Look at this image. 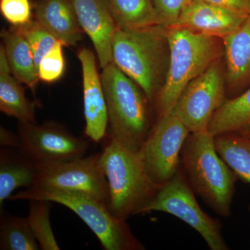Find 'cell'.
Masks as SVG:
<instances>
[{"instance_id": "cell-6", "label": "cell", "mask_w": 250, "mask_h": 250, "mask_svg": "<svg viewBox=\"0 0 250 250\" xmlns=\"http://www.w3.org/2000/svg\"><path fill=\"white\" fill-rule=\"evenodd\" d=\"M11 200H46L72 210L93 231L105 250H143L126 220L116 218L108 205L83 192L32 187L11 195Z\"/></svg>"}, {"instance_id": "cell-22", "label": "cell", "mask_w": 250, "mask_h": 250, "mask_svg": "<svg viewBox=\"0 0 250 250\" xmlns=\"http://www.w3.org/2000/svg\"><path fill=\"white\" fill-rule=\"evenodd\" d=\"M118 27L137 29L161 24L152 0H107Z\"/></svg>"}, {"instance_id": "cell-28", "label": "cell", "mask_w": 250, "mask_h": 250, "mask_svg": "<svg viewBox=\"0 0 250 250\" xmlns=\"http://www.w3.org/2000/svg\"><path fill=\"white\" fill-rule=\"evenodd\" d=\"M188 0H152L161 24L167 27L173 25Z\"/></svg>"}, {"instance_id": "cell-1", "label": "cell", "mask_w": 250, "mask_h": 250, "mask_svg": "<svg viewBox=\"0 0 250 250\" xmlns=\"http://www.w3.org/2000/svg\"><path fill=\"white\" fill-rule=\"evenodd\" d=\"M113 62L142 88L154 105L165 83L170 45L162 24L125 29L118 27L112 45Z\"/></svg>"}, {"instance_id": "cell-17", "label": "cell", "mask_w": 250, "mask_h": 250, "mask_svg": "<svg viewBox=\"0 0 250 250\" xmlns=\"http://www.w3.org/2000/svg\"><path fill=\"white\" fill-rule=\"evenodd\" d=\"M37 164L19 148L1 147L0 150V208L15 190L27 188L35 183Z\"/></svg>"}, {"instance_id": "cell-13", "label": "cell", "mask_w": 250, "mask_h": 250, "mask_svg": "<svg viewBox=\"0 0 250 250\" xmlns=\"http://www.w3.org/2000/svg\"><path fill=\"white\" fill-rule=\"evenodd\" d=\"M82 29L89 36L100 67L113 62L112 45L118 24L107 0H70Z\"/></svg>"}, {"instance_id": "cell-8", "label": "cell", "mask_w": 250, "mask_h": 250, "mask_svg": "<svg viewBox=\"0 0 250 250\" xmlns=\"http://www.w3.org/2000/svg\"><path fill=\"white\" fill-rule=\"evenodd\" d=\"M226 99L223 57L186 86L171 114L177 116L190 133L208 131L212 116Z\"/></svg>"}, {"instance_id": "cell-2", "label": "cell", "mask_w": 250, "mask_h": 250, "mask_svg": "<svg viewBox=\"0 0 250 250\" xmlns=\"http://www.w3.org/2000/svg\"><path fill=\"white\" fill-rule=\"evenodd\" d=\"M170 62L165 83L156 97V120L171 114L184 88L191 81L224 57L223 40L186 28L166 27Z\"/></svg>"}, {"instance_id": "cell-12", "label": "cell", "mask_w": 250, "mask_h": 250, "mask_svg": "<svg viewBox=\"0 0 250 250\" xmlns=\"http://www.w3.org/2000/svg\"><path fill=\"white\" fill-rule=\"evenodd\" d=\"M82 69L85 134L94 143L104 139L108 125L107 105L96 59L90 49L83 48L78 54Z\"/></svg>"}, {"instance_id": "cell-10", "label": "cell", "mask_w": 250, "mask_h": 250, "mask_svg": "<svg viewBox=\"0 0 250 250\" xmlns=\"http://www.w3.org/2000/svg\"><path fill=\"white\" fill-rule=\"evenodd\" d=\"M19 148L37 164H52L80 159L85 156L89 141L74 136L62 125L54 123L18 125Z\"/></svg>"}, {"instance_id": "cell-18", "label": "cell", "mask_w": 250, "mask_h": 250, "mask_svg": "<svg viewBox=\"0 0 250 250\" xmlns=\"http://www.w3.org/2000/svg\"><path fill=\"white\" fill-rule=\"evenodd\" d=\"M4 46L0 47V110L22 123H36V104L28 100L24 88L11 75Z\"/></svg>"}, {"instance_id": "cell-7", "label": "cell", "mask_w": 250, "mask_h": 250, "mask_svg": "<svg viewBox=\"0 0 250 250\" xmlns=\"http://www.w3.org/2000/svg\"><path fill=\"white\" fill-rule=\"evenodd\" d=\"M181 164L173 178L161 188L143 213L161 211L174 215L200 233L210 250H229L222 232L221 222L202 209Z\"/></svg>"}, {"instance_id": "cell-30", "label": "cell", "mask_w": 250, "mask_h": 250, "mask_svg": "<svg viewBox=\"0 0 250 250\" xmlns=\"http://www.w3.org/2000/svg\"><path fill=\"white\" fill-rule=\"evenodd\" d=\"M0 145L1 147L20 148L21 147V140L19 136H16L8 131L7 129L1 126L0 128Z\"/></svg>"}, {"instance_id": "cell-9", "label": "cell", "mask_w": 250, "mask_h": 250, "mask_svg": "<svg viewBox=\"0 0 250 250\" xmlns=\"http://www.w3.org/2000/svg\"><path fill=\"white\" fill-rule=\"evenodd\" d=\"M190 131L177 116L156 120L139 153L148 177L161 188L173 178L181 166V152Z\"/></svg>"}, {"instance_id": "cell-29", "label": "cell", "mask_w": 250, "mask_h": 250, "mask_svg": "<svg viewBox=\"0 0 250 250\" xmlns=\"http://www.w3.org/2000/svg\"><path fill=\"white\" fill-rule=\"evenodd\" d=\"M203 1L234 11L238 14L250 16V0H203Z\"/></svg>"}, {"instance_id": "cell-24", "label": "cell", "mask_w": 250, "mask_h": 250, "mask_svg": "<svg viewBox=\"0 0 250 250\" xmlns=\"http://www.w3.org/2000/svg\"><path fill=\"white\" fill-rule=\"evenodd\" d=\"M29 212L27 217L31 231L41 250H60L54 237L49 220L52 202L46 200H30Z\"/></svg>"}, {"instance_id": "cell-25", "label": "cell", "mask_w": 250, "mask_h": 250, "mask_svg": "<svg viewBox=\"0 0 250 250\" xmlns=\"http://www.w3.org/2000/svg\"><path fill=\"white\" fill-rule=\"evenodd\" d=\"M16 27L30 46L38 68L41 60L53 48L58 41L36 20Z\"/></svg>"}, {"instance_id": "cell-19", "label": "cell", "mask_w": 250, "mask_h": 250, "mask_svg": "<svg viewBox=\"0 0 250 250\" xmlns=\"http://www.w3.org/2000/svg\"><path fill=\"white\" fill-rule=\"evenodd\" d=\"M1 38L11 74L18 82L34 89L40 79L27 40L16 26L9 31L3 30Z\"/></svg>"}, {"instance_id": "cell-4", "label": "cell", "mask_w": 250, "mask_h": 250, "mask_svg": "<svg viewBox=\"0 0 250 250\" xmlns=\"http://www.w3.org/2000/svg\"><path fill=\"white\" fill-rule=\"evenodd\" d=\"M100 163L107 180L108 207L112 214L126 220L143 213L161 188L148 177L139 153L129 150L109 134Z\"/></svg>"}, {"instance_id": "cell-31", "label": "cell", "mask_w": 250, "mask_h": 250, "mask_svg": "<svg viewBox=\"0 0 250 250\" xmlns=\"http://www.w3.org/2000/svg\"><path fill=\"white\" fill-rule=\"evenodd\" d=\"M238 134L241 135V136H244V137L248 138L250 139V124L247 126L246 128L241 130V131H238Z\"/></svg>"}, {"instance_id": "cell-15", "label": "cell", "mask_w": 250, "mask_h": 250, "mask_svg": "<svg viewBox=\"0 0 250 250\" xmlns=\"http://www.w3.org/2000/svg\"><path fill=\"white\" fill-rule=\"evenodd\" d=\"M227 99L250 87V16L223 39Z\"/></svg>"}, {"instance_id": "cell-27", "label": "cell", "mask_w": 250, "mask_h": 250, "mask_svg": "<svg viewBox=\"0 0 250 250\" xmlns=\"http://www.w3.org/2000/svg\"><path fill=\"white\" fill-rule=\"evenodd\" d=\"M3 17L14 26H21L31 21L29 0H0Z\"/></svg>"}, {"instance_id": "cell-21", "label": "cell", "mask_w": 250, "mask_h": 250, "mask_svg": "<svg viewBox=\"0 0 250 250\" xmlns=\"http://www.w3.org/2000/svg\"><path fill=\"white\" fill-rule=\"evenodd\" d=\"M214 143L220 157L238 178L250 185V139L236 132H228L214 136Z\"/></svg>"}, {"instance_id": "cell-16", "label": "cell", "mask_w": 250, "mask_h": 250, "mask_svg": "<svg viewBox=\"0 0 250 250\" xmlns=\"http://www.w3.org/2000/svg\"><path fill=\"white\" fill-rule=\"evenodd\" d=\"M36 20L64 46H75L82 40L83 29L70 0H39Z\"/></svg>"}, {"instance_id": "cell-3", "label": "cell", "mask_w": 250, "mask_h": 250, "mask_svg": "<svg viewBox=\"0 0 250 250\" xmlns=\"http://www.w3.org/2000/svg\"><path fill=\"white\" fill-rule=\"evenodd\" d=\"M100 76L110 135L129 150L139 152L155 125L154 105L142 88L113 62L104 67Z\"/></svg>"}, {"instance_id": "cell-20", "label": "cell", "mask_w": 250, "mask_h": 250, "mask_svg": "<svg viewBox=\"0 0 250 250\" xmlns=\"http://www.w3.org/2000/svg\"><path fill=\"white\" fill-rule=\"evenodd\" d=\"M250 124V87L241 95L226 99L215 112L208 126L212 136L238 132Z\"/></svg>"}, {"instance_id": "cell-23", "label": "cell", "mask_w": 250, "mask_h": 250, "mask_svg": "<svg viewBox=\"0 0 250 250\" xmlns=\"http://www.w3.org/2000/svg\"><path fill=\"white\" fill-rule=\"evenodd\" d=\"M40 246L27 218L1 213L0 250H39Z\"/></svg>"}, {"instance_id": "cell-14", "label": "cell", "mask_w": 250, "mask_h": 250, "mask_svg": "<svg viewBox=\"0 0 250 250\" xmlns=\"http://www.w3.org/2000/svg\"><path fill=\"white\" fill-rule=\"evenodd\" d=\"M248 16L203 0H188L172 26L223 39L236 30Z\"/></svg>"}, {"instance_id": "cell-26", "label": "cell", "mask_w": 250, "mask_h": 250, "mask_svg": "<svg viewBox=\"0 0 250 250\" xmlns=\"http://www.w3.org/2000/svg\"><path fill=\"white\" fill-rule=\"evenodd\" d=\"M63 46L61 41H57L53 48L41 60L38 72L39 79L45 83L57 82L63 75L65 71V59L62 52Z\"/></svg>"}, {"instance_id": "cell-11", "label": "cell", "mask_w": 250, "mask_h": 250, "mask_svg": "<svg viewBox=\"0 0 250 250\" xmlns=\"http://www.w3.org/2000/svg\"><path fill=\"white\" fill-rule=\"evenodd\" d=\"M100 156L99 152L71 161L37 164L33 187L83 192L108 205L107 180L100 165Z\"/></svg>"}, {"instance_id": "cell-5", "label": "cell", "mask_w": 250, "mask_h": 250, "mask_svg": "<svg viewBox=\"0 0 250 250\" xmlns=\"http://www.w3.org/2000/svg\"><path fill=\"white\" fill-rule=\"evenodd\" d=\"M181 164L195 193L218 215H231L239 178L219 155L214 136L208 131L190 133L181 152Z\"/></svg>"}]
</instances>
